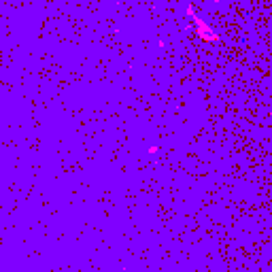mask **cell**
<instances>
[{"instance_id": "obj_1", "label": "cell", "mask_w": 272, "mask_h": 272, "mask_svg": "<svg viewBox=\"0 0 272 272\" xmlns=\"http://www.w3.org/2000/svg\"><path fill=\"white\" fill-rule=\"evenodd\" d=\"M194 19H196V24H198V30H200V36H202V38H206V40H217V36L213 34V30H211L206 24H202L200 17H194Z\"/></svg>"}]
</instances>
